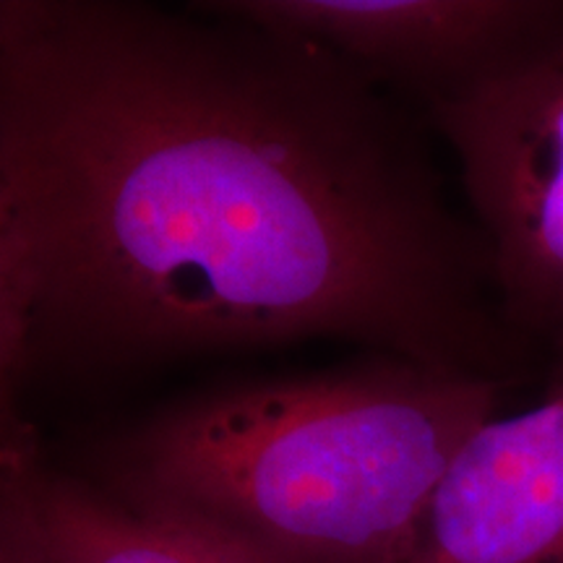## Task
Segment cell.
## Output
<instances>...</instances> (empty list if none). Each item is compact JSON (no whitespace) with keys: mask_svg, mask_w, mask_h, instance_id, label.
<instances>
[{"mask_svg":"<svg viewBox=\"0 0 563 563\" xmlns=\"http://www.w3.org/2000/svg\"><path fill=\"white\" fill-rule=\"evenodd\" d=\"M514 382L373 355L238 378L97 443V488L235 563H407L449 464Z\"/></svg>","mask_w":563,"mask_h":563,"instance_id":"cell-2","label":"cell"},{"mask_svg":"<svg viewBox=\"0 0 563 563\" xmlns=\"http://www.w3.org/2000/svg\"><path fill=\"white\" fill-rule=\"evenodd\" d=\"M0 477L16 485L60 563H235L194 534L129 509L95 483L47 467L34 433L3 441Z\"/></svg>","mask_w":563,"mask_h":563,"instance_id":"cell-6","label":"cell"},{"mask_svg":"<svg viewBox=\"0 0 563 563\" xmlns=\"http://www.w3.org/2000/svg\"><path fill=\"white\" fill-rule=\"evenodd\" d=\"M407 563H563V350L540 402L462 443Z\"/></svg>","mask_w":563,"mask_h":563,"instance_id":"cell-5","label":"cell"},{"mask_svg":"<svg viewBox=\"0 0 563 563\" xmlns=\"http://www.w3.org/2000/svg\"><path fill=\"white\" fill-rule=\"evenodd\" d=\"M0 563H60L19 488L0 477Z\"/></svg>","mask_w":563,"mask_h":563,"instance_id":"cell-7","label":"cell"},{"mask_svg":"<svg viewBox=\"0 0 563 563\" xmlns=\"http://www.w3.org/2000/svg\"><path fill=\"white\" fill-rule=\"evenodd\" d=\"M426 121L460 167L504 319L563 350V30Z\"/></svg>","mask_w":563,"mask_h":563,"instance_id":"cell-3","label":"cell"},{"mask_svg":"<svg viewBox=\"0 0 563 563\" xmlns=\"http://www.w3.org/2000/svg\"><path fill=\"white\" fill-rule=\"evenodd\" d=\"M428 121L300 34L191 3H0V433L37 386L344 340L517 382Z\"/></svg>","mask_w":563,"mask_h":563,"instance_id":"cell-1","label":"cell"},{"mask_svg":"<svg viewBox=\"0 0 563 563\" xmlns=\"http://www.w3.org/2000/svg\"><path fill=\"white\" fill-rule=\"evenodd\" d=\"M300 34L376 81L426 100L454 95L563 30L561 0H201Z\"/></svg>","mask_w":563,"mask_h":563,"instance_id":"cell-4","label":"cell"}]
</instances>
